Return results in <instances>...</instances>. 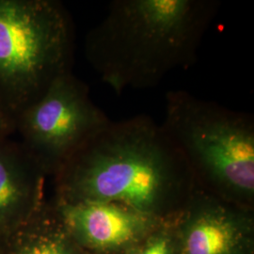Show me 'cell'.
I'll list each match as a JSON object with an SVG mask.
<instances>
[{
  "label": "cell",
  "mask_w": 254,
  "mask_h": 254,
  "mask_svg": "<svg viewBox=\"0 0 254 254\" xmlns=\"http://www.w3.org/2000/svg\"><path fill=\"white\" fill-rule=\"evenodd\" d=\"M53 177L57 200L118 202L163 219L176 217L198 188L181 152L147 115L111 121Z\"/></svg>",
  "instance_id": "1"
},
{
  "label": "cell",
  "mask_w": 254,
  "mask_h": 254,
  "mask_svg": "<svg viewBox=\"0 0 254 254\" xmlns=\"http://www.w3.org/2000/svg\"><path fill=\"white\" fill-rule=\"evenodd\" d=\"M217 0H114L85 39V55L114 92L154 88L196 63Z\"/></svg>",
  "instance_id": "2"
},
{
  "label": "cell",
  "mask_w": 254,
  "mask_h": 254,
  "mask_svg": "<svg viewBox=\"0 0 254 254\" xmlns=\"http://www.w3.org/2000/svg\"><path fill=\"white\" fill-rule=\"evenodd\" d=\"M201 190L252 209L254 118L185 91L166 94L161 125Z\"/></svg>",
  "instance_id": "3"
},
{
  "label": "cell",
  "mask_w": 254,
  "mask_h": 254,
  "mask_svg": "<svg viewBox=\"0 0 254 254\" xmlns=\"http://www.w3.org/2000/svg\"><path fill=\"white\" fill-rule=\"evenodd\" d=\"M74 27L56 0H0V109L15 120L72 72Z\"/></svg>",
  "instance_id": "4"
},
{
  "label": "cell",
  "mask_w": 254,
  "mask_h": 254,
  "mask_svg": "<svg viewBox=\"0 0 254 254\" xmlns=\"http://www.w3.org/2000/svg\"><path fill=\"white\" fill-rule=\"evenodd\" d=\"M111 121L73 72L58 77L15 120L20 142L46 175L54 176L81 146Z\"/></svg>",
  "instance_id": "5"
},
{
  "label": "cell",
  "mask_w": 254,
  "mask_h": 254,
  "mask_svg": "<svg viewBox=\"0 0 254 254\" xmlns=\"http://www.w3.org/2000/svg\"><path fill=\"white\" fill-rule=\"evenodd\" d=\"M181 254H254L251 209L200 188L176 217Z\"/></svg>",
  "instance_id": "6"
},
{
  "label": "cell",
  "mask_w": 254,
  "mask_h": 254,
  "mask_svg": "<svg viewBox=\"0 0 254 254\" xmlns=\"http://www.w3.org/2000/svg\"><path fill=\"white\" fill-rule=\"evenodd\" d=\"M50 202L73 240L89 254H125L163 220L118 202L55 198Z\"/></svg>",
  "instance_id": "7"
},
{
  "label": "cell",
  "mask_w": 254,
  "mask_h": 254,
  "mask_svg": "<svg viewBox=\"0 0 254 254\" xmlns=\"http://www.w3.org/2000/svg\"><path fill=\"white\" fill-rule=\"evenodd\" d=\"M47 177L20 141L0 138V241L36 215L46 200Z\"/></svg>",
  "instance_id": "8"
},
{
  "label": "cell",
  "mask_w": 254,
  "mask_h": 254,
  "mask_svg": "<svg viewBox=\"0 0 254 254\" xmlns=\"http://www.w3.org/2000/svg\"><path fill=\"white\" fill-rule=\"evenodd\" d=\"M0 254H89L73 240L46 200L34 217L2 242Z\"/></svg>",
  "instance_id": "9"
},
{
  "label": "cell",
  "mask_w": 254,
  "mask_h": 254,
  "mask_svg": "<svg viewBox=\"0 0 254 254\" xmlns=\"http://www.w3.org/2000/svg\"><path fill=\"white\" fill-rule=\"evenodd\" d=\"M176 217L161 220L125 254H181Z\"/></svg>",
  "instance_id": "10"
},
{
  "label": "cell",
  "mask_w": 254,
  "mask_h": 254,
  "mask_svg": "<svg viewBox=\"0 0 254 254\" xmlns=\"http://www.w3.org/2000/svg\"><path fill=\"white\" fill-rule=\"evenodd\" d=\"M15 134V122L5 111L0 109V138Z\"/></svg>",
  "instance_id": "11"
},
{
  "label": "cell",
  "mask_w": 254,
  "mask_h": 254,
  "mask_svg": "<svg viewBox=\"0 0 254 254\" xmlns=\"http://www.w3.org/2000/svg\"><path fill=\"white\" fill-rule=\"evenodd\" d=\"M1 245H2V241H0V248H1Z\"/></svg>",
  "instance_id": "12"
}]
</instances>
